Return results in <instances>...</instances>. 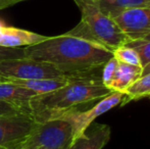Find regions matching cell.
<instances>
[{"mask_svg":"<svg viewBox=\"0 0 150 149\" xmlns=\"http://www.w3.org/2000/svg\"><path fill=\"white\" fill-rule=\"evenodd\" d=\"M117 64V60L112 56V57L103 66L102 70H101V80H102V83L104 84L105 86L108 85V83L110 82L111 78H112V76H113V73H115Z\"/></svg>","mask_w":150,"mask_h":149,"instance_id":"19","label":"cell"},{"mask_svg":"<svg viewBox=\"0 0 150 149\" xmlns=\"http://www.w3.org/2000/svg\"><path fill=\"white\" fill-rule=\"evenodd\" d=\"M35 96H37L35 92L16 85L9 81L0 83V101L29 107V102Z\"/></svg>","mask_w":150,"mask_h":149,"instance_id":"13","label":"cell"},{"mask_svg":"<svg viewBox=\"0 0 150 149\" xmlns=\"http://www.w3.org/2000/svg\"><path fill=\"white\" fill-rule=\"evenodd\" d=\"M73 140L74 131L69 121L60 119L36 121L21 149H69Z\"/></svg>","mask_w":150,"mask_h":149,"instance_id":"4","label":"cell"},{"mask_svg":"<svg viewBox=\"0 0 150 149\" xmlns=\"http://www.w3.org/2000/svg\"><path fill=\"white\" fill-rule=\"evenodd\" d=\"M142 39H147V40H150V33L148 35H146V36H145L144 38H142Z\"/></svg>","mask_w":150,"mask_h":149,"instance_id":"23","label":"cell"},{"mask_svg":"<svg viewBox=\"0 0 150 149\" xmlns=\"http://www.w3.org/2000/svg\"><path fill=\"white\" fill-rule=\"evenodd\" d=\"M111 18L131 40L142 39L150 33V5L128 8Z\"/></svg>","mask_w":150,"mask_h":149,"instance_id":"8","label":"cell"},{"mask_svg":"<svg viewBox=\"0 0 150 149\" xmlns=\"http://www.w3.org/2000/svg\"><path fill=\"white\" fill-rule=\"evenodd\" d=\"M48 36L24 29L5 26L0 30V46L8 48H23L45 41Z\"/></svg>","mask_w":150,"mask_h":149,"instance_id":"10","label":"cell"},{"mask_svg":"<svg viewBox=\"0 0 150 149\" xmlns=\"http://www.w3.org/2000/svg\"><path fill=\"white\" fill-rule=\"evenodd\" d=\"M61 76L65 75L48 62L28 57L0 60V77L7 81L48 79Z\"/></svg>","mask_w":150,"mask_h":149,"instance_id":"5","label":"cell"},{"mask_svg":"<svg viewBox=\"0 0 150 149\" xmlns=\"http://www.w3.org/2000/svg\"><path fill=\"white\" fill-rule=\"evenodd\" d=\"M21 113H28L31 114V109L27 106L18 105L14 103H9V102L0 101V117L2 115H14L21 114Z\"/></svg>","mask_w":150,"mask_h":149,"instance_id":"18","label":"cell"},{"mask_svg":"<svg viewBox=\"0 0 150 149\" xmlns=\"http://www.w3.org/2000/svg\"><path fill=\"white\" fill-rule=\"evenodd\" d=\"M37 149H44V148H37Z\"/></svg>","mask_w":150,"mask_h":149,"instance_id":"26","label":"cell"},{"mask_svg":"<svg viewBox=\"0 0 150 149\" xmlns=\"http://www.w3.org/2000/svg\"><path fill=\"white\" fill-rule=\"evenodd\" d=\"M0 149H8V148H6V147H4V146H1V145H0Z\"/></svg>","mask_w":150,"mask_h":149,"instance_id":"25","label":"cell"},{"mask_svg":"<svg viewBox=\"0 0 150 149\" xmlns=\"http://www.w3.org/2000/svg\"><path fill=\"white\" fill-rule=\"evenodd\" d=\"M35 125L36 121L28 113L0 117V145L8 149H21Z\"/></svg>","mask_w":150,"mask_h":149,"instance_id":"7","label":"cell"},{"mask_svg":"<svg viewBox=\"0 0 150 149\" xmlns=\"http://www.w3.org/2000/svg\"><path fill=\"white\" fill-rule=\"evenodd\" d=\"M81 12V22L73 29L92 37L111 51L131 41L95 0H73Z\"/></svg>","mask_w":150,"mask_h":149,"instance_id":"3","label":"cell"},{"mask_svg":"<svg viewBox=\"0 0 150 149\" xmlns=\"http://www.w3.org/2000/svg\"><path fill=\"white\" fill-rule=\"evenodd\" d=\"M112 56L119 62L141 68V60L139 57V54L136 52V50H134L128 45L120 46V47H117L115 50H112Z\"/></svg>","mask_w":150,"mask_h":149,"instance_id":"17","label":"cell"},{"mask_svg":"<svg viewBox=\"0 0 150 149\" xmlns=\"http://www.w3.org/2000/svg\"><path fill=\"white\" fill-rule=\"evenodd\" d=\"M74 76H61L56 78H48V79H35V80H10L9 82L18 85L23 88L35 92L37 95L51 93L53 91L64 87L69 83Z\"/></svg>","mask_w":150,"mask_h":149,"instance_id":"12","label":"cell"},{"mask_svg":"<svg viewBox=\"0 0 150 149\" xmlns=\"http://www.w3.org/2000/svg\"><path fill=\"white\" fill-rule=\"evenodd\" d=\"M23 1H27V0H0V10L6 9V8L21 3Z\"/></svg>","mask_w":150,"mask_h":149,"instance_id":"21","label":"cell"},{"mask_svg":"<svg viewBox=\"0 0 150 149\" xmlns=\"http://www.w3.org/2000/svg\"><path fill=\"white\" fill-rule=\"evenodd\" d=\"M5 25H6V24L3 22V20H0V30H1V29L3 28V27L5 26Z\"/></svg>","mask_w":150,"mask_h":149,"instance_id":"22","label":"cell"},{"mask_svg":"<svg viewBox=\"0 0 150 149\" xmlns=\"http://www.w3.org/2000/svg\"><path fill=\"white\" fill-rule=\"evenodd\" d=\"M150 98V74L144 75L139 78L126 92L124 99L120 106H124L131 101Z\"/></svg>","mask_w":150,"mask_h":149,"instance_id":"15","label":"cell"},{"mask_svg":"<svg viewBox=\"0 0 150 149\" xmlns=\"http://www.w3.org/2000/svg\"><path fill=\"white\" fill-rule=\"evenodd\" d=\"M25 49L23 48H8L0 46V60L12 59V58H24Z\"/></svg>","mask_w":150,"mask_h":149,"instance_id":"20","label":"cell"},{"mask_svg":"<svg viewBox=\"0 0 150 149\" xmlns=\"http://www.w3.org/2000/svg\"><path fill=\"white\" fill-rule=\"evenodd\" d=\"M111 137V128L93 123L82 135L73 140L69 149H103Z\"/></svg>","mask_w":150,"mask_h":149,"instance_id":"9","label":"cell"},{"mask_svg":"<svg viewBox=\"0 0 150 149\" xmlns=\"http://www.w3.org/2000/svg\"><path fill=\"white\" fill-rule=\"evenodd\" d=\"M141 77H142V68L117 61L112 78L106 87L111 92L125 94V92Z\"/></svg>","mask_w":150,"mask_h":149,"instance_id":"11","label":"cell"},{"mask_svg":"<svg viewBox=\"0 0 150 149\" xmlns=\"http://www.w3.org/2000/svg\"><path fill=\"white\" fill-rule=\"evenodd\" d=\"M124 93L112 92L106 97L99 100L95 104V106H93L90 109L82 112L78 108H73V109H69L67 112L58 113L53 119H60L69 121L73 128L74 139H75L78 136L85 133L86 130L94 123V121L98 117L107 112L108 110L112 109L115 106L120 105L122 99H124Z\"/></svg>","mask_w":150,"mask_h":149,"instance_id":"6","label":"cell"},{"mask_svg":"<svg viewBox=\"0 0 150 149\" xmlns=\"http://www.w3.org/2000/svg\"><path fill=\"white\" fill-rule=\"evenodd\" d=\"M26 57L48 62L67 76L101 71L112 51L92 37L73 30L24 47Z\"/></svg>","mask_w":150,"mask_h":149,"instance_id":"1","label":"cell"},{"mask_svg":"<svg viewBox=\"0 0 150 149\" xmlns=\"http://www.w3.org/2000/svg\"><path fill=\"white\" fill-rule=\"evenodd\" d=\"M7 80H5V79H3V78H1L0 77V83H2V82H6Z\"/></svg>","mask_w":150,"mask_h":149,"instance_id":"24","label":"cell"},{"mask_svg":"<svg viewBox=\"0 0 150 149\" xmlns=\"http://www.w3.org/2000/svg\"><path fill=\"white\" fill-rule=\"evenodd\" d=\"M112 92L102 83L101 71L76 75L64 87L51 93L33 97L29 102L32 117L37 123L52 119L58 113L89 102L100 100Z\"/></svg>","mask_w":150,"mask_h":149,"instance_id":"2","label":"cell"},{"mask_svg":"<svg viewBox=\"0 0 150 149\" xmlns=\"http://www.w3.org/2000/svg\"><path fill=\"white\" fill-rule=\"evenodd\" d=\"M126 45L132 47L139 54L141 60V68H142V76L150 74V40H131Z\"/></svg>","mask_w":150,"mask_h":149,"instance_id":"16","label":"cell"},{"mask_svg":"<svg viewBox=\"0 0 150 149\" xmlns=\"http://www.w3.org/2000/svg\"><path fill=\"white\" fill-rule=\"evenodd\" d=\"M102 11L112 18L119 12L136 6L150 5V0H95Z\"/></svg>","mask_w":150,"mask_h":149,"instance_id":"14","label":"cell"}]
</instances>
